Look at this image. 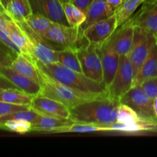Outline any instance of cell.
Returning <instances> with one entry per match:
<instances>
[{
  "instance_id": "1",
  "label": "cell",
  "mask_w": 157,
  "mask_h": 157,
  "mask_svg": "<svg viewBox=\"0 0 157 157\" xmlns=\"http://www.w3.org/2000/svg\"><path fill=\"white\" fill-rule=\"evenodd\" d=\"M120 101L108 94L77 105L70 110L69 119L75 123H84L108 127L117 123Z\"/></svg>"
},
{
  "instance_id": "2",
  "label": "cell",
  "mask_w": 157,
  "mask_h": 157,
  "mask_svg": "<svg viewBox=\"0 0 157 157\" xmlns=\"http://www.w3.org/2000/svg\"><path fill=\"white\" fill-rule=\"evenodd\" d=\"M38 73L40 78L39 84L41 86V91L39 94L59 101L70 110L85 101L108 94L107 92L94 94L76 90L59 82L39 68Z\"/></svg>"
},
{
  "instance_id": "3",
  "label": "cell",
  "mask_w": 157,
  "mask_h": 157,
  "mask_svg": "<svg viewBox=\"0 0 157 157\" xmlns=\"http://www.w3.org/2000/svg\"><path fill=\"white\" fill-rule=\"evenodd\" d=\"M35 64L44 73L71 88L88 93L102 94L107 92L104 84L93 81L83 73L71 70L58 62L44 64L36 61Z\"/></svg>"
},
{
  "instance_id": "4",
  "label": "cell",
  "mask_w": 157,
  "mask_h": 157,
  "mask_svg": "<svg viewBox=\"0 0 157 157\" xmlns=\"http://www.w3.org/2000/svg\"><path fill=\"white\" fill-rule=\"evenodd\" d=\"M42 37L62 49L64 48L78 49L88 43L83 35L81 28L72 27L58 22L52 23Z\"/></svg>"
},
{
  "instance_id": "5",
  "label": "cell",
  "mask_w": 157,
  "mask_h": 157,
  "mask_svg": "<svg viewBox=\"0 0 157 157\" xmlns=\"http://www.w3.org/2000/svg\"><path fill=\"white\" fill-rule=\"evenodd\" d=\"M156 43L157 39L153 34L142 28L135 26L133 42L127 55L133 65L135 76Z\"/></svg>"
},
{
  "instance_id": "6",
  "label": "cell",
  "mask_w": 157,
  "mask_h": 157,
  "mask_svg": "<svg viewBox=\"0 0 157 157\" xmlns=\"http://www.w3.org/2000/svg\"><path fill=\"white\" fill-rule=\"evenodd\" d=\"M134 77L133 65L128 56L121 55L116 75L107 89L109 96L120 101V98L133 87Z\"/></svg>"
},
{
  "instance_id": "7",
  "label": "cell",
  "mask_w": 157,
  "mask_h": 157,
  "mask_svg": "<svg viewBox=\"0 0 157 157\" xmlns=\"http://www.w3.org/2000/svg\"><path fill=\"white\" fill-rule=\"evenodd\" d=\"M77 53L83 74L93 81L104 84L102 64L97 46L87 43L77 49Z\"/></svg>"
},
{
  "instance_id": "8",
  "label": "cell",
  "mask_w": 157,
  "mask_h": 157,
  "mask_svg": "<svg viewBox=\"0 0 157 157\" xmlns=\"http://www.w3.org/2000/svg\"><path fill=\"white\" fill-rule=\"evenodd\" d=\"M25 29L30 38L33 47V55L35 61H39L44 64L58 62V52L61 48L44 39L43 37L32 31L25 21L18 22Z\"/></svg>"
},
{
  "instance_id": "9",
  "label": "cell",
  "mask_w": 157,
  "mask_h": 157,
  "mask_svg": "<svg viewBox=\"0 0 157 157\" xmlns=\"http://www.w3.org/2000/svg\"><path fill=\"white\" fill-rule=\"evenodd\" d=\"M121 104H126L135 110L141 117H156L153 100L143 90L140 84L132 87L120 98Z\"/></svg>"
},
{
  "instance_id": "10",
  "label": "cell",
  "mask_w": 157,
  "mask_h": 157,
  "mask_svg": "<svg viewBox=\"0 0 157 157\" xmlns=\"http://www.w3.org/2000/svg\"><path fill=\"white\" fill-rule=\"evenodd\" d=\"M118 27L116 15L101 20L90 25L83 32V35L90 44L100 46L110 38Z\"/></svg>"
},
{
  "instance_id": "11",
  "label": "cell",
  "mask_w": 157,
  "mask_h": 157,
  "mask_svg": "<svg viewBox=\"0 0 157 157\" xmlns=\"http://www.w3.org/2000/svg\"><path fill=\"white\" fill-rule=\"evenodd\" d=\"M30 109L38 114L61 118H69L70 117V109L64 104L41 94L33 96Z\"/></svg>"
},
{
  "instance_id": "12",
  "label": "cell",
  "mask_w": 157,
  "mask_h": 157,
  "mask_svg": "<svg viewBox=\"0 0 157 157\" xmlns=\"http://www.w3.org/2000/svg\"><path fill=\"white\" fill-rule=\"evenodd\" d=\"M97 49L102 64L104 84L107 89L119 67L121 55L111 47L108 40L101 45L97 46Z\"/></svg>"
},
{
  "instance_id": "13",
  "label": "cell",
  "mask_w": 157,
  "mask_h": 157,
  "mask_svg": "<svg viewBox=\"0 0 157 157\" xmlns=\"http://www.w3.org/2000/svg\"><path fill=\"white\" fill-rule=\"evenodd\" d=\"M135 25L131 18L118 26L108 39L111 47L120 55H127L131 49L134 38Z\"/></svg>"
},
{
  "instance_id": "14",
  "label": "cell",
  "mask_w": 157,
  "mask_h": 157,
  "mask_svg": "<svg viewBox=\"0 0 157 157\" xmlns=\"http://www.w3.org/2000/svg\"><path fill=\"white\" fill-rule=\"evenodd\" d=\"M4 19L7 32L11 39L19 48L21 54H23L30 58L34 63L35 59L33 55V47L32 43L25 29L17 21L8 16L4 12Z\"/></svg>"
},
{
  "instance_id": "15",
  "label": "cell",
  "mask_w": 157,
  "mask_h": 157,
  "mask_svg": "<svg viewBox=\"0 0 157 157\" xmlns=\"http://www.w3.org/2000/svg\"><path fill=\"white\" fill-rule=\"evenodd\" d=\"M130 18L138 26L153 34L157 39V0H146Z\"/></svg>"
},
{
  "instance_id": "16",
  "label": "cell",
  "mask_w": 157,
  "mask_h": 157,
  "mask_svg": "<svg viewBox=\"0 0 157 157\" xmlns=\"http://www.w3.org/2000/svg\"><path fill=\"white\" fill-rule=\"evenodd\" d=\"M29 2L32 13L42 15L53 22L69 25L61 0H29Z\"/></svg>"
},
{
  "instance_id": "17",
  "label": "cell",
  "mask_w": 157,
  "mask_h": 157,
  "mask_svg": "<svg viewBox=\"0 0 157 157\" xmlns=\"http://www.w3.org/2000/svg\"><path fill=\"white\" fill-rule=\"evenodd\" d=\"M0 76L7 80L18 89L32 96L39 94L41 91V86L38 83L18 73L12 67H1Z\"/></svg>"
},
{
  "instance_id": "18",
  "label": "cell",
  "mask_w": 157,
  "mask_h": 157,
  "mask_svg": "<svg viewBox=\"0 0 157 157\" xmlns=\"http://www.w3.org/2000/svg\"><path fill=\"white\" fill-rule=\"evenodd\" d=\"M112 132L124 133H157V117H141L134 123L121 124L114 123L109 126Z\"/></svg>"
},
{
  "instance_id": "19",
  "label": "cell",
  "mask_w": 157,
  "mask_h": 157,
  "mask_svg": "<svg viewBox=\"0 0 157 157\" xmlns=\"http://www.w3.org/2000/svg\"><path fill=\"white\" fill-rule=\"evenodd\" d=\"M115 11L106 0H94L86 12L87 18L80 28L84 32L90 25L114 15Z\"/></svg>"
},
{
  "instance_id": "20",
  "label": "cell",
  "mask_w": 157,
  "mask_h": 157,
  "mask_svg": "<svg viewBox=\"0 0 157 157\" xmlns=\"http://www.w3.org/2000/svg\"><path fill=\"white\" fill-rule=\"evenodd\" d=\"M72 123L73 121L69 118H61L38 114L32 123V132L50 133L55 129Z\"/></svg>"
},
{
  "instance_id": "21",
  "label": "cell",
  "mask_w": 157,
  "mask_h": 157,
  "mask_svg": "<svg viewBox=\"0 0 157 157\" xmlns=\"http://www.w3.org/2000/svg\"><path fill=\"white\" fill-rule=\"evenodd\" d=\"M156 78H157V43L135 76L133 87L140 84L147 80Z\"/></svg>"
},
{
  "instance_id": "22",
  "label": "cell",
  "mask_w": 157,
  "mask_h": 157,
  "mask_svg": "<svg viewBox=\"0 0 157 157\" xmlns=\"http://www.w3.org/2000/svg\"><path fill=\"white\" fill-rule=\"evenodd\" d=\"M11 67L18 73L39 84L40 78L38 67L35 63L23 54L20 53L17 55Z\"/></svg>"
},
{
  "instance_id": "23",
  "label": "cell",
  "mask_w": 157,
  "mask_h": 157,
  "mask_svg": "<svg viewBox=\"0 0 157 157\" xmlns=\"http://www.w3.org/2000/svg\"><path fill=\"white\" fill-rule=\"evenodd\" d=\"M5 13L17 22L24 21L32 14L29 0H10Z\"/></svg>"
},
{
  "instance_id": "24",
  "label": "cell",
  "mask_w": 157,
  "mask_h": 157,
  "mask_svg": "<svg viewBox=\"0 0 157 157\" xmlns=\"http://www.w3.org/2000/svg\"><path fill=\"white\" fill-rule=\"evenodd\" d=\"M91 132H112L110 127H101L92 124L75 123L58 127L52 130L50 133H91Z\"/></svg>"
},
{
  "instance_id": "25",
  "label": "cell",
  "mask_w": 157,
  "mask_h": 157,
  "mask_svg": "<svg viewBox=\"0 0 157 157\" xmlns=\"http://www.w3.org/2000/svg\"><path fill=\"white\" fill-rule=\"evenodd\" d=\"M32 95L18 88L5 89L0 92V101L16 105H30Z\"/></svg>"
},
{
  "instance_id": "26",
  "label": "cell",
  "mask_w": 157,
  "mask_h": 157,
  "mask_svg": "<svg viewBox=\"0 0 157 157\" xmlns=\"http://www.w3.org/2000/svg\"><path fill=\"white\" fill-rule=\"evenodd\" d=\"M58 62L71 70L83 73L76 48H64L60 50L58 52Z\"/></svg>"
},
{
  "instance_id": "27",
  "label": "cell",
  "mask_w": 157,
  "mask_h": 157,
  "mask_svg": "<svg viewBox=\"0 0 157 157\" xmlns=\"http://www.w3.org/2000/svg\"><path fill=\"white\" fill-rule=\"evenodd\" d=\"M145 1L146 0H124L122 4L115 11L118 26L124 24L131 18L138 7Z\"/></svg>"
},
{
  "instance_id": "28",
  "label": "cell",
  "mask_w": 157,
  "mask_h": 157,
  "mask_svg": "<svg viewBox=\"0 0 157 157\" xmlns=\"http://www.w3.org/2000/svg\"><path fill=\"white\" fill-rule=\"evenodd\" d=\"M65 18L69 25L72 27H81L85 21L86 13L74 6L70 2H62Z\"/></svg>"
},
{
  "instance_id": "29",
  "label": "cell",
  "mask_w": 157,
  "mask_h": 157,
  "mask_svg": "<svg viewBox=\"0 0 157 157\" xmlns=\"http://www.w3.org/2000/svg\"><path fill=\"white\" fill-rule=\"evenodd\" d=\"M24 21L32 31L41 35V37L53 23L52 20L38 13H32Z\"/></svg>"
},
{
  "instance_id": "30",
  "label": "cell",
  "mask_w": 157,
  "mask_h": 157,
  "mask_svg": "<svg viewBox=\"0 0 157 157\" xmlns=\"http://www.w3.org/2000/svg\"><path fill=\"white\" fill-rule=\"evenodd\" d=\"M32 123L21 120H11L0 124V129L9 130L14 133L25 134L32 132Z\"/></svg>"
},
{
  "instance_id": "31",
  "label": "cell",
  "mask_w": 157,
  "mask_h": 157,
  "mask_svg": "<svg viewBox=\"0 0 157 157\" xmlns=\"http://www.w3.org/2000/svg\"><path fill=\"white\" fill-rule=\"evenodd\" d=\"M140 118L138 113L133 109L124 104H120L118 107L117 123L121 124H131L134 123Z\"/></svg>"
},
{
  "instance_id": "32",
  "label": "cell",
  "mask_w": 157,
  "mask_h": 157,
  "mask_svg": "<svg viewBox=\"0 0 157 157\" xmlns=\"http://www.w3.org/2000/svg\"><path fill=\"white\" fill-rule=\"evenodd\" d=\"M38 115V113L32 110V109L19 110V111L13 112L12 113L1 117H0V124H2V123L6 122L8 121H11V120H21V121H26L32 123Z\"/></svg>"
},
{
  "instance_id": "33",
  "label": "cell",
  "mask_w": 157,
  "mask_h": 157,
  "mask_svg": "<svg viewBox=\"0 0 157 157\" xmlns=\"http://www.w3.org/2000/svg\"><path fill=\"white\" fill-rule=\"evenodd\" d=\"M4 12L0 13V42L2 43L6 47L12 50L17 55L20 54L19 48L16 46V44L12 41L9 36V33L7 32V29L6 27V23H5L4 19Z\"/></svg>"
},
{
  "instance_id": "34",
  "label": "cell",
  "mask_w": 157,
  "mask_h": 157,
  "mask_svg": "<svg viewBox=\"0 0 157 157\" xmlns=\"http://www.w3.org/2000/svg\"><path fill=\"white\" fill-rule=\"evenodd\" d=\"M17 54L8 48L0 47V68L4 67H11L15 59Z\"/></svg>"
},
{
  "instance_id": "35",
  "label": "cell",
  "mask_w": 157,
  "mask_h": 157,
  "mask_svg": "<svg viewBox=\"0 0 157 157\" xmlns=\"http://www.w3.org/2000/svg\"><path fill=\"white\" fill-rule=\"evenodd\" d=\"M29 109H30V105H16V104H7L0 101V117L13 112L29 110Z\"/></svg>"
},
{
  "instance_id": "36",
  "label": "cell",
  "mask_w": 157,
  "mask_h": 157,
  "mask_svg": "<svg viewBox=\"0 0 157 157\" xmlns=\"http://www.w3.org/2000/svg\"><path fill=\"white\" fill-rule=\"evenodd\" d=\"M140 85L150 98L154 100L157 98V78L147 80Z\"/></svg>"
},
{
  "instance_id": "37",
  "label": "cell",
  "mask_w": 157,
  "mask_h": 157,
  "mask_svg": "<svg viewBox=\"0 0 157 157\" xmlns=\"http://www.w3.org/2000/svg\"><path fill=\"white\" fill-rule=\"evenodd\" d=\"M93 1L94 0H70L69 2L86 13L87 9Z\"/></svg>"
},
{
  "instance_id": "38",
  "label": "cell",
  "mask_w": 157,
  "mask_h": 157,
  "mask_svg": "<svg viewBox=\"0 0 157 157\" xmlns=\"http://www.w3.org/2000/svg\"><path fill=\"white\" fill-rule=\"evenodd\" d=\"M0 87H2V88H4V89L17 88L16 87H15L13 84H11L10 82H9L7 80H6L4 78H2V76H0Z\"/></svg>"
},
{
  "instance_id": "39",
  "label": "cell",
  "mask_w": 157,
  "mask_h": 157,
  "mask_svg": "<svg viewBox=\"0 0 157 157\" xmlns=\"http://www.w3.org/2000/svg\"><path fill=\"white\" fill-rule=\"evenodd\" d=\"M106 1H107V2L108 3L113 9L116 10V9L122 4L124 0H106Z\"/></svg>"
},
{
  "instance_id": "40",
  "label": "cell",
  "mask_w": 157,
  "mask_h": 157,
  "mask_svg": "<svg viewBox=\"0 0 157 157\" xmlns=\"http://www.w3.org/2000/svg\"><path fill=\"white\" fill-rule=\"evenodd\" d=\"M9 1H10V0H0V2H1L2 6H3V8H4L5 11H6V8H7L8 5H9Z\"/></svg>"
},
{
  "instance_id": "41",
  "label": "cell",
  "mask_w": 157,
  "mask_h": 157,
  "mask_svg": "<svg viewBox=\"0 0 157 157\" xmlns=\"http://www.w3.org/2000/svg\"><path fill=\"white\" fill-rule=\"evenodd\" d=\"M153 107H154L155 113H156L157 117V98H156L154 100H153Z\"/></svg>"
},
{
  "instance_id": "42",
  "label": "cell",
  "mask_w": 157,
  "mask_h": 157,
  "mask_svg": "<svg viewBox=\"0 0 157 157\" xmlns=\"http://www.w3.org/2000/svg\"><path fill=\"white\" fill-rule=\"evenodd\" d=\"M2 12H5V9L3 8V6H2L1 2H0V13H2Z\"/></svg>"
},
{
  "instance_id": "43",
  "label": "cell",
  "mask_w": 157,
  "mask_h": 157,
  "mask_svg": "<svg viewBox=\"0 0 157 157\" xmlns=\"http://www.w3.org/2000/svg\"><path fill=\"white\" fill-rule=\"evenodd\" d=\"M61 1L62 2H69L70 0H61Z\"/></svg>"
},
{
  "instance_id": "44",
  "label": "cell",
  "mask_w": 157,
  "mask_h": 157,
  "mask_svg": "<svg viewBox=\"0 0 157 157\" xmlns=\"http://www.w3.org/2000/svg\"><path fill=\"white\" fill-rule=\"evenodd\" d=\"M3 90H5V89H4V88H2V87H0V92L2 91Z\"/></svg>"
}]
</instances>
